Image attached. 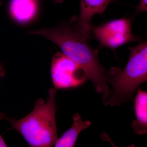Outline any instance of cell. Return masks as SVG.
<instances>
[{"label": "cell", "instance_id": "obj_9", "mask_svg": "<svg viewBox=\"0 0 147 147\" xmlns=\"http://www.w3.org/2000/svg\"><path fill=\"white\" fill-rule=\"evenodd\" d=\"M73 123L72 126L65 132L55 142V147H73L79 134L84 129L89 127L91 123L89 120L84 121L78 113L73 116Z\"/></svg>", "mask_w": 147, "mask_h": 147}, {"label": "cell", "instance_id": "obj_3", "mask_svg": "<svg viewBox=\"0 0 147 147\" xmlns=\"http://www.w3.org/2000/svg\"><path fill=\"white\" fill-rule=\"evenodd\" d=\"M129 49L130 55L124 68H112L105 75L113 88L106 105L119 106L127 102L139 86L147 82V41Z\"/></svg>", "mask_w": 147, "mask_h": 147}, {"label": "cell", "instance_id": "obj_2", "mask_svg": "<svg viewBox=\"0 0 147 147\" xmlns=\"http://www.w3.org/2000/svg\"><path fill=\"white\" fill-rule=\"evenodd\" d=\"M53 88L48 90L47 102L40 98L36 102L33 110L21 119L5 117L10 123L11 129L24 137L32 147H50L58 139L56 122V96Z\"/></svg>", "mask_w": 147, "mask_h": 147}, {"label": "cell", "instance_id": "obj_11", "mask_svg": "<svg viewBox=\"0 0 147 147\" xmlns=\"http://www.w3.org/2000/svg\"><path fill=\"white\" fill-rule=\"evenodd\" d=\"M5 71L2 64L0 63V79L4 76Z\"/></svg>", "mask_w": 147, "mask_h": 147}, {"label": "cell", "instance_id": "obj_4", "mask_svg": "<svg viewBox=\"0 0 147 147\" xmlns=\"http://www.w3.org/2000/svg\"><path fill=\"white\" fill-rule=\"evenodd\" d=\"M131 20L123 18L107 22L93 29L96 38L103 47L115 49L133 41H140L138 36L132 33Z\"/></svg>", "mask_w": 147, "mask_h": 147}, {"label": "cell", "instance_id": "obj_8", "mask_svg": "<svg viewBox=\"0 0 147 147\" xmlns=\"http://www.w3.org/2000/svg\"><path fill=\"white\" fill-rule=\"evenodd\" d=\"M137 90L134 105L136 119L132 127L135 133L143 135L147 133V92Z\"/></svg>", "mask_w": 147, "mask_h": 147}, {"label": "cell", "instance_id": "obj_12", "mask_svg": "<svg viewBox=\"0 0 147 147\" xmlns=\"http://www.w3.org/2000/svg\"><path fill=\"white\" fill-rule=\"evenodd\" d=\"M7 146V145L6 144L1 135H0V147H6Z\"/></svg>", "mask_w": 147, "mask_h": 147}, {"label": "cell", "instance_id": "obj_7", "mask_svg": "<svg viewBox=\"0 0 147 147\" xmlns=\"http://www.w3.org/2000/svg\"><path fill=\"white\" fill-rule=\"evenodd\" d=\"M40 0H11L9 12L15 20L26 23L34 18Z\"/></svg>", "mask_w": 147, "mask_h": 147}, {"label": "cell", "instance_id": "obj_13", "mask_svg": "<svg viewBox=\"0 0 147 147\" xmlns=\"http://www.w3.org/2000/svg\"><path fill=\"white\" fill-rule=\"evenodd\" d=\"M55 3H61L63 1V0H52Z\"/></svg>", "mask_w": 147, "mask_h": 147}, {"label": "cell", "instance_id": "obj_10", "mask_svg": "<svg viewBox=\"0 0 147 147\" xmlns=\"http://www.w3.org/2000/svg\"><path fill=\"white\" fill-rule=\"evenodd\" d=\"M136 9V13L147 12V0H141Z\"/></svg>", "mask_w": 147, "mask_h": 147}, {"label": "cell", "instance_id": "obj_1", "mask_svg": "<svg viewBox=\"0 0 147 147\" xmlns=\"http://www.w3.org/2000/svg\"><path fill=\"white\" fill-rule=\"evenodd\" d=\"M73 17L69 22H62L54 28H42L32 30L30 34L41 36L57 45L66 57L84 70L87 78L94 84L96 90L102 94L105 105L111 90L106 82L105 70L98 60V50L93 49L88 39L80 36L74 30Z\"/></svg>", "mask_w": 147, "mask_h": 147}, {"label": "cell", "instance_id": "obj_5", "mask_svg": "<svg viewBox=\"0 0 147 147\" xmlns=\"http://www.w3.org/2000/svg\"><path fill=\"white\" fill-rule=\"evenodd\" d=\"M51 74L53 85L57 89L79 86L88 78L78 64L61 53L53 57Z\"/></svg>", "mask_w": 147, "mask_h": 147}, {"label": "cell", "instance_id": "obj_14", "mask_svg": "<svg viewBox=\"0 0 147 147\" xmlns=\"http://www.w3.org/2000/svg\"><path fill=\"white\" fill-rule=\"evenodd\" d=\"M2 3V0H0V5Z\"/></svg>", "mask_w": 147, "mask_h": 147}, {"label": "cell", "instance_id": "obj_6", "mask_svg": "<svg viewBox=\"0 0 147 147\" xmlns=\"http://www.w3.org/2000/svg\"><path fill=\"white\" fill-rule=\"evenodd\" d=\"M114 0H80V12L78 19L73 24L77 34L88 39L92 29L91 20L94 15L105 11L108 5Z\"/></svg>", "mask_w": 147, "mask_h": 147}]
</instances>
